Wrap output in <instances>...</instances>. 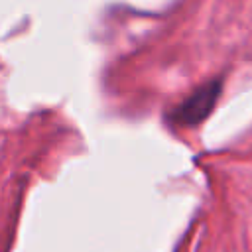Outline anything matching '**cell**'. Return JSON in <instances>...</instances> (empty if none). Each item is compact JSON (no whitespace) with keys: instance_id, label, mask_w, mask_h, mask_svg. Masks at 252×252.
Returning <instances> with one entry per match:
<instances>
[{"instance_id":"6da1fadb","label":"cell","mask_w":252,"mask_h":252,"mask_svg":"<svg viewBox=\"0 0 252 252\" xmlns=\"http://www.w3.org/2000/svg\"><path fill=\"white\" fill-rule=\"evenodd\" d=\"M219 94H220V81L215 79L201 85L175 108L173 120L183 126H195L203 122L209 116V112L215 108Z\"/></svg>"}]
</instances>
